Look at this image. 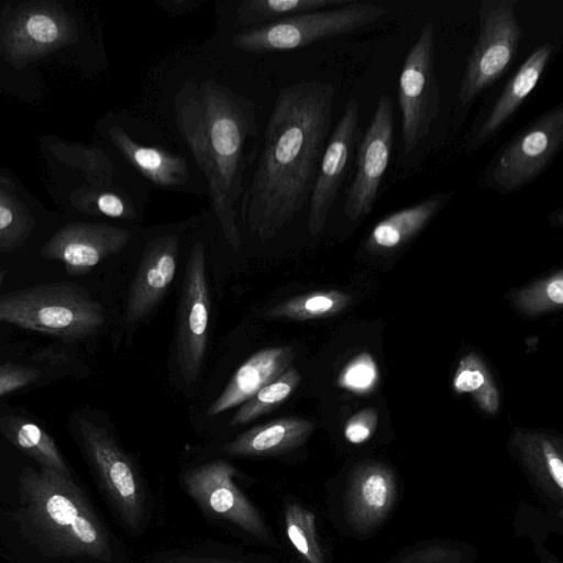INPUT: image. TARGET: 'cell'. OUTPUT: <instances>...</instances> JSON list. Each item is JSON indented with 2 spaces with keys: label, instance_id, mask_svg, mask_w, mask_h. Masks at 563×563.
I'll list each match as a JSON object with an SVG mask.
<instances>
[{
  "label": "cell",
  "instance_id": "cell-23",
  "mask_svg": "<svg viewBox=\"0 0 563 563\" xmlns=\"http://www.w3.org/2000/svg\"><path fill=\"white\" fill-rule=\"evenodd\" d=\"M349 294L339 290H319L284 300L269 308L265 316L273 319L303 321L333 316L351 302Z\"/></svg>",
  "mask_w": 563,
  "mask_h": 563
},
{
  "label": "cell",
  "instance_id": "cell-27",
  "mask_svg": "<svg viewBox=\"0 0 563 563\" xmlns=\"http://www.w3.org/2000/svg\"><path fill=\"white\" fill-rule=\"evenodd\" d=\"M515 305L526 313L536 314L563 305V272L530 285L512 296Z\"/></svg>",
  "mask_w": 563,
  "mask_h": 563
},
{
  "label": "cell",
  "instance_id": "cell-10",
  "mask_svg": "<svg viewBox=\"0 0 563 563\" xmlns=\"http://www.w3.org/2000/svg\"><path fill=\"white\" fill-rule=\"evenodd\" d=\"M238 471L216 460L187 471L183 477L187 494L209 515L225 520L257 540L268 542L271 530L257 508L238 488Z\"/></svg>",
  "mask_w": 563,
  "mask_h": 563
},
{
  "label": "cell",
  "instance_id": "cell-4",
  "mask_svg": "<svg viewBox=\"0 0 563 563\" xmlns=\"http://www.w3.org/2000/svg\"><path fill=\"white\" fill-rule=\"evenodd\" d=\"M104 321L102 306L76 283H45L0 294V322L60 340L89 336Z\"/></svg>",
  "mask_w": 563,
  "mask_h": 563
},
{
  "label": "cell",
  "instance_id": "cell-22",
  "mask_svg": "<svg viewBox=\"0 0 563 563\" xmlns=\"http://www.w3.org/2000/svg\"><path fill=\"white\" fill-rule=\"evenodd\" d=\"M345 0H244L235 8V22L245 30L257 29L294 15L343 5Z\"/></svg>",
  "mask_w": 563,
  "mask_h": 563
},
{
  "label": "cell",
  "instance_id": "cell-18",
  "mask_svg": "<svg viewBox=\"0 0 563 563\" xmlns=\"http://www.w3.org/2000/svg\"><path fill=\"white\" fill-rule=\"evenodd\" d=\"M130 233L117 228H95L81 234L65 235L51 244L48 255L62 261L68 274H85L107 256L119 252Z\"/></svg>",
  "mask_w": 563,
  "mask_h": 563
},
{
  "label": "cell",
  "instance_id": "cell-29",
  "mask_svg": "<svg viewBox=\"0 0 563 563\" xmlns=\"http://www.w3.org/2000/svg\"><path fill=\"white\" fill-rule=\"evenodd\" d=\"M378 380L376 362L368 353L352 358L341 371L338 385L356 394L368 393Z\"/></svg>",
  "mask_w": 563,
  "mask_h": 563
},
{
  "label": "cell",
  "instance_id": "cell-8",
  "mask_svg": "<svg viewBox=\"0 0 563 563\" xmlns=\"http://www.w3.org/2000/svg\"><path fill=\"white\" fill-rule=\"evenodd\" d=\"M78 430L107 498L124 526L139 531L146 511V494L136 465L104 428L82 418Z\"/></svg>",
  "mask_w": 563,
  "mask_h": 563
},
{
  "label": "cell",
  "instance_id": "cell-31",
  "mask_svg": "<svg viewBox=\"0 0 563 563\" xmlns=\"http://www.w3.org/2000/svg\"><path fill=\"white\" fill-rule=\"evenodd\" d=\"M377 421V412L374 408H365L357 411L345 423V439L353 444L366 441L375 431Z\"/></svg>",
  "mask_w": 563,
  "mask_h": 563
},
{
  "label": "cell",
  "instance_id": "cell-6",
  "mask_svg": "<svg viewBox=\"0 0 563 563\" xmlns=\"http://www.w3.org/2000/svg\"><path fill=\"white\" fill-rule=\"evenodd\" d=\"M518 0H484L478 8V35L467 57L459 90L462 106L473 102L494 85L516 57L522 27L516 14Z\"/></svg>",
  "mask_w": 563,
  "mask_h": 563
},
{
  "label": "cell",
  "instance_id": "cell-11",
  "mask_svg": "<svg viewBox=\"0 0 563 563\" xmlns=\"http://www.w3.org/2000/svg\"><path fill=\"white\" fill-rule=\"evenodd\" d=\"M394 126L393 101L388 95H382L356 150L355 173L343 207L350 221L361 220L373 211L390 161Z\"/></svg>",
  "mask_w": 563,
  "mask_h": 563
},
{
  "label": "cell",
  "instance_id": "cell-37",
  "mask_svg": "<svg viewBox=\"0 0 563 563\" xmlns=\"http://www.w3.org/2000/svg\"><path fill=\"white\" fill-rule=\"evenodd\" d=\"M5 274H7L5 272H0V286L5 277Z\"/></svg>",
  "mask_w": 563,
  "mask_h": 563
},
{
  "label": "cell",
  "instance_id": "cell-28",
  "mask_svg": "<svg viewBox=\"0 0 563 563\" xmlns=\"http://www.w3.org/2000/svg\"><path fill=\"white\" fill-rule=\"evenodd\" d=\"M391 481L386 470L371 466L364 470L357 484V499L363 509L377 514L387 507Z\"/></svg>",
  "mask_w": 563,
  "mask_h": 563
},
{
  "label": "cell",
  "instance_id": "cell-17",
  "mask_svg": "<svg viewBox=\"0 0 563 563\" xmlns=\"http://www.w3.org/2000/svg\"><path fill=\"white\" fill-rule=\"evenodd\" d=\"M312 430L313 423L307 419L282 417L239 434L223 451L238 457L278 455L302 445Z\"/></svg>",
  "mask_w": 563,
  "mask_h": 563
},
{
  "label": "cell",
  "instance_id": "cell-2",
  "mask_svg": "<svg viewBox=\"0 0 563 563\" xmlns=\"http://www.w3.org/2000/svg\"><path fill=\"white\" fill-rule=\"evenodd\" d=\"M175 124L206 177L224 239L239 251L236 205L244 194L245 150L256 135L251 102L212 78L187 80L174 99Z\"/></svg>",
  "mask_w": 563,
  "mask_h": 563
},
{
  "label": "cell",
  "instance_id": "cell-32",
  "mask_svg": "<svg viewBox=\"0 0 563 563\" xmlns=\"http://www.w3.org/2000/svg\"><path fill=\"white\" fill-rule=\"evenodd\" d=\"M98 210L111 218L134 219L136 211L133 207L117 194L104 192L97 199Z\"/></svg>",
  "mask_w": 563,
  "mask_h": 563
},
{
  "label": "cell",
  "instance_id": "cell-26",
  "mask_svg": "<svg viewBox=\"0 0 563 563\" xmlns=\"http://www.w3.org/2000/svg\"><path fill=\"white\" fill-rule=\"evenodd\" d=\"M284 519L287 538L299 555L307 563H323L313 514L297 503H287Z\"/></svg>",
  "mask_w": 563,
  "mask_h": 563
},
{
  "label": "cell",
  "instance_id": "cell-9",
  "mask_svg": "<svg viewBox=\"0 0 563 563\" xmlns=\"http://www.w3.org/2000/svg\"><path fill=\"white\" fill-rule=\"evenodd\" d=\"M398 104L406 153L424 140L441 110V91L434 67V26L427 22L410 47L398 80Z\"/></svg>",
  "mask_w": 563,
  "mask_h": 563
},
{
  "label": "cell",
  "instance_id": "cell-15",
  "mask_svg": "<svg viewBox=\"0 0 563 563\" xmlns=\"http://www.w3.org/2000/svg\"><path fill=\"white\" fill-rule=\"evenodd\" d=\"M552 54V44L542 43L526 58L507 81L500 96L494 102L476 132H473L468 141V150H475L488 142L512 119L538 85Z\"/></svg>",
  "mask_w": 563,
  "mask_h": 563
},
{
  "label": "cell",
  "instance_id": "cell-16",
  "mask_svg": "<svg viewBox=\"0 0 563 563\" xmlns=\"http://www.w3.org/2000/svg\"><path fill=\"white\" fill-rule=\"evenodd\" d=\"M295 358L296 351L291 346L266 347L254 353L234 372L225 388L209 406L207 415L213 417L242 405L278 378Z\"/></svg>",
  "mask_w": 563,
  "mask_h": 563
},
{
  "label": "cell",
  "instance_id": "cell-14",
  "mask_svg": "<svg viewBox=\"0 0 563 563\" xmlns=\"http://www.w3.org/2000/svg\"><path fill=\"white\" fill-rule=\"evenodd\" d=\"M178 257V236L166 234L147 242L125 306V321L134 323L147 316L172 284Z\"/></svg>",
  "mask_w": 563,
  "mask_h": 563
},
{
  "label": "cell",
  "instance_id": "cell-25",
  "mask_svg": "<svg viewBox=\"0 0 563 563\" xmlns=\"http://www.w3.org/2000/svg\"><path fill=\"white\" fill-rule=\"evenodd\" d=\"M300 380L301 375L298 369L290 366L278 378L243 402L230 424L242 426L275 410L295 391Z\"/></svg>",
  "mask_w": 563,
  "mask_h": 563
},
{
  "label": "cell",
  "instance_id": "cell-30",
  "mask_svg": "<svg viewBox=\"0 0 563 563\" xmlns=\"http://www.w3.org/2000/svg\"><path fill=\"white\" fill-rule=\"evenodd\" d=\"M42 371L14 363L0 364V396L11 394L35 383Z\"/></svg>",
  "mask_w": 563,
  "mask_h": 563
},
{
  "label": "cell",
  "instance_id": "cell-1",
  "mask_svg": "<svg viewBox=\"0 0 563 563\" xmlns=\"http://www.w3.org/2000/svg\"><path fill=\"white\" fill-rule=\"evenodd\" d=\"M334 95L331 82L317 79L278 93L242 206L245 225L261 239L274 238L310 199L331 134Z\"/></svg>",
  "mask_w": 563,
  "mask_h": 563
},
{
  "label": "cell",
  "instance_id": "cell-20",
  "mask_svg": "<svg viewBox=\"0 0 563 563\" xmlns=\"http://www.w3.org/2000/svg\"><path fill=\"white\" fill-rule=\"evenodd\" d=\"M114 140L130 163L154 185L175 189L189 181L190 170L185 157L165 148L140 144L121 130L114 133Z\"/></svg>",
  "mask_w": 563,
  "mask_h": 563
},
{
  "label": "cell",
  "instance_id": "cell-19",
  "mask_svg": "<svg viewBox=\"0 0 563 563\" xmlns=\"http://www.w3.org/2000/svg\"><path fill=\"white\" fill-rule=\"evenodd\" d=\"M453 194V191L437 192L389 213L373 227L368 236V246L373 250L393 251L405 245L433 220Z\"/></svg>",
  "mask_w": 563,
  "mask_h": 563
},
{
  "label": "cell",
  "instance_id": "cell-5",
  "mask_svg": "<svg viewBox=\"0 0 563 563\" xmlns=\"http://www.w3.org/2000/svg\"><path fill=\"white\" fill-rule=\"evenodd\" d=\"M388 12L384 5L349 1L343 5L302 13L257 29L244 30L232 38L243 52L290 51L317 41L346 34L374 23Z\"/></svg>",
  "mask_w": 563,
  "mask_h": 563
},
{
  "label": "cell",
  "instance_id": "cell-13",
  "mask_svg": "<svg viewBox=\"0 0 563 563\" xmlns=\"http://www.w3.org/2000/svg\"><path fill=\"white\" fill-rule=\"evenodd\" d=\"M361 137L360 104L355 98H350L329 136L309 199L307 227L311 235H318L323 230L355 159Z\"/></svg>",
  "mask_w": 563,
  "mask_h": 563
},
{
  "label": "cell",
  "instance_id": "cell-7",
  "mask_svg": "<svg viewBox=\"0 0 563 563\" xmlns=\"http://www.w3.org/2000/svg\"><path fill=\"white\" fill-rule=\"evenodd\" d=\"M563 144V104L559 103L519 130L494 156L485 185L515 192L536 180L553 163Z\"/></svg>",
  "mask_w": 563,
  "mask_h": 563
},
{
  "label": "cell",
  "instance_id": "cell-21",
  "mask_svg": "<svg viewBox=\"0 0 563 563\" xmlns=\"http://www.w3.org/2000/svg\"><path fill=\"white\" fill-rule=\"evenodd\" d=\"M1 433L20 451L35 460L40 467L71 477L54 439L38 424L18 417L0 418Z\"/></svg>",
  "mask_w": 563,
  "mask_h": 563
},
{
  "label": "cell",
  "instance_id": "cell-12",
  "mask_svg": "<svg viewBox=\"0 0 563 563\" xmlns=\"http://www.w3.org/2000/svg\"><path fill=\"white\" fill-rule=\"evenodd\" d=\"M209 314L205 246L196 242L185 267L176 335L177 364L188 384L195 383L201 371L208 341Z\"/></svg>",
  "mask_w": 563,
  "mask_h": 563
},
{
  "label": "cell",
  "instance_id": "cell-35",
  "mask_svg": "<svg viewBox=\"0 0 563 563\" xmlns=\"http://www.w3.org/2000/svg\"><path fill=\"white\" fill-rule=\"evenodd\" d=\"M166 563H244L235 562L227 559L209 558V556H189L181 555L176 556L167 561Z\"/></svg>",
  "mask_w": 563,
  "mask_h": 563
},
{
  "label": "cell",
  "instance_id": "cell-24",
  "mask_svg": "<svg viewBox=\"0 0 563 563\" xmlns=\"http://www.w3.org/2000/svg\"><path fill=\"white\" fill-rule=\"evenodd\" d=\"M453 388L457 394H471L481 409L488 413H496L499 408L498 389L487 366L475 353L461 358L453 377Z\"/></svg>",
  "mask_w": 563,
  "mask_h": 563
},
{
  "label": "cell",
  "instance_id": "cell-33",
  "mask_svg": "<svg viewBox=\"0 0 563 563\" xmlns=\"http://www.w3.org/2000/svg\"><path fill=\"white\" fill-rule=\"evenodd\" d=\"M29 35L37 42L51 43L57 37L58 31L56 24L48 16L33 15L26 23Z\"/></svg>",
  "mask_w": 563,
  "mask_h": 563
},
{
  "label": "cell",
  "instance_id": "cell-3",
  "mask_svg": "<svg viewBox=\"0 0 563 563\" xmlns=\"http://www.w3.org/2000/svg\"><path fill=\"white\" fill-rule=\"evenodd\" d=\"M22 515L38 544L54 555L109 561L108 533L71 477L25 467L19 477Z\"/></svg>",
  "mask_w": 563,
  "mask_h": 563
},
{
  "label": "cell",
  "instance_id": "cell-36",
  "mask_svg": "<svg viewBox=\"0 0 563 563\" xmlns=\"http://www.w3.org/2000/svg\"><path fill=\"white\" fill-rule=\"evenodd\" d=\"M13 220L12 212L4 207H0V231L7 229Z\"/></svg>",
  "mask_w": 563,
  "mask_h": 563
},
{
  "label": "cell",
  "instance_id": "cell-34",
  "mask_svg": "<svg viewBox=\"0 0 563 563\" xmlns=\"http://www.w3.org/2000/svg\"><path fill=\"white\" fill-rule=\"evenodd\" d=\"M202 0H155L161 10L170 18H178L197 11Z\"/></svg>",
  "mask_w": 563,
  "mask_h": 563
}]
</instances>
